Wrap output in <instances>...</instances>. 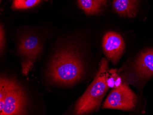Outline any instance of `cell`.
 I'll return each mask as SVG.
<instances>
[{
	"label": "cell",
	"mask_w": 153,
	"mask_h": 115,
	"mask_svg": "<svg viewBox=\"0 0 153 115\" xmlns=\"http://www.w3.org/2000/svg\"><path fill=\"white\" fill-rule=\"evenodd\" d=\"M108 70V61L104 58L101 60L100 68L92 83L78 100L75 107V114H86L99 107L109 89L106 83Z\"/></svg>",
	"instance_id": "3"
},
{
	"label": "cell",
	"mask_w": 153,
	"mask_h": 115,
	"mask_svg": "<svg viewBox=\"0 0 153 115\" xmlns=\"http://www.w3.org/2000/svg\"><path fill=\"white\" fill-rule=\"evenodd\" d=\"M33 62L30 60H26L22 64L23 73L25 75H27L33 66Z\"/></svg>",
	"instance_id": "12"
},
{
	"label": "cell",
	"mask_w": 153,
	"mask_h": 115,
	"mask_svg": "<svg viewBox=\"0 0 153 115\" xmlns=\"http://www.w3.org/2000/svg\"><path fill=\"white\" fill-rule=\"evenodd\" d=\"M0 46H1V50H2L4 47V32L3 29H2V26H1V30H0Z\"/></svg>",
	"instance_id": "13"
},
{
	"label": "cell",
	"mask_w": 153,
	"mask_h": 115,
	"mask_svg": "<svg viewBox=\"0 0 153 115\" xmlns=\"http://www.w3.org/2000/svg\"><path fill=\"white\" fill-rule=\"evenodd\" d=\"M107 2V0H78L80 8L88 15H96L101 13Z\"/></svg>",
	"instance_id": "9"
},
{
	"label": "cell",
	"mask_w": 153,
	"mask_h": 115,
	"mask_svg": "<svg viewBox=\"0 0 153 115\" xmlns=\"http://www.w3.org/2000/svg\"><path fill=\"white\" fill-rule=\"evenodd\" d=\"M112 6L120 16L134 18L137 13L138 0H112Z\"/></svg>",
	"instance_id": "8"
},
{
	"label": "cell",
	"mask_w": 153,
	"mask_h": 115,
	"mask_svg": "<svg viewBox=\"0 0 153 115\" xmlns=\"http://www.w3.org/2000/svg\"><path fill=\"white\" fill-rule=\"evenodd\" d=\"M138 79H145L153 76V48L145 50L139 55L134 65Z\"/></svg>",
	"instance_id": "6"
},
{
	"label": "cell",
	"mask_w": 153,
	"mask_h": 115,
	"mask_svg": "<svg viewBox=\"0 0 153 115\" xmlns=\"http://www.w3.org/2000/svg\"><path fill=\"white\" fill-rule=\"evenodd\" d=\"M85 72V67L79 51L73 46L57 51L48 65L47 74L54 83L69 85L79 80Z\"/></svg>",
	"instance_id": "1"
},
{
	"label": "cell",
	"mask_w": 153,
	"mask_h": 115,
	"mask_svg": "<svg viewBox=\"0 0 153 115\" xmlns=\"http://www.w3.org/2000/svg\"><path fill=\"white\" fill-rule=\"evenodd\" d=\"M102 47L107 58L113 64H116L123 53L125 45L123 37L119 33L109 31L104 36Z\"/></svg>",
	"instance_id": "5"
},
{
	"label": "cell",
	"mask_w": 153,
	"mask_h": 115,
	"mask_svg": "<svg viewBox=\"0 0 153 115\" xmlns=\"http://www.w3.org/2000/svg\"><path fill=\"white\" fill-rule=\"evenodd\" d=\"M28 100L23 87L18 81L1 77L0 80L1 115H25Z\"/></svg>",
	"instance_id": "2"
},
{
	"label": "cell",
	"mask_w": 153,
	"mask_h": 115,
	"mask_svg": "<svg viewBox=\"0 0 153 115\" xmlns=\"http://www.w3.org/2000/svg\"><path fill=\"white\" fill-rule=\"evenodd\" d=\"M137 100L135 93L124 83L111 92L103 104V108L131 110L134 108Z\"/></svg>",
	"instance_id": "4"
},
{
	"label": "cell",
	"mask_w": 153,
	"mask_h": 115,
	"mask_svg": "<svg viewBox=\"0 0 153 115\" xmlns=\"http://www.w3.org/2000/svg\"></svg>",
	"instance_id": "15"
},
{
	"label": "cell",
	"mask_w": 153,
	"mask_h": 115,
	"mask_svg": "<svg viewBox=\"0 0 153 115\" xmlns=\"http://www.w3.org/2000/svg\"><path fill=\"white\" fill-rule=\"evenodd\" d=\"M42 0H14L13 8L16 9H25L31 8Z\"/></svg>",
	"instance_id": "10"
},
{
	"label": "cell",
	"mask_w": 153,
	"mask_h": 115,
	"mask_svg": "<svg viewBox=\"0 0 153 115\" xmlns=\"http://www.w3.org/2000/svg\"><path fill=\"white\" fill-rule=\"evenodd\" d=\"M122 84H123V83H122V79H121V77L119 76L115 81V86H114V89L119 87Z\"/></svg>",
	"instance_id": "14"
},
{
	"label": "cell",
	"mask_w": 153,
	"mask_h": 115,
	"mask_svg": "<svg viewBox=\"0 0 153 115\" xmlns=\"http://www.w3.org/2000/svg\"><path fill=\"white\" fill-rule=\"evenodd\" d=\"M119 77L117 73V70L111 69L108 70L106 75V83L109 88L114 89L115 81Z\"/></svg>",
	"instance_id": "11"
},
{
	"label": "cell",
	"mask_w": 153,
	"mask_h": 115,
	"mask_svg": "<svg viewBox=\"0 0 153 115\" xmlns=\"http://www.w3.org/2000/svg\"><path fill=\"white\" fill-rule=\"evenodd\" d=\"M41 45L38 39L34 36H27L23 38L19 45L20 53L26 60L33 62L41 52Z\"/></svg>",
	"instance_id": "7"
}]
</instances>
